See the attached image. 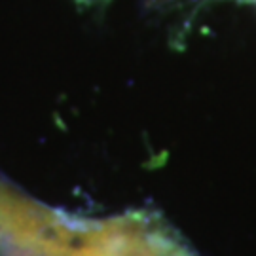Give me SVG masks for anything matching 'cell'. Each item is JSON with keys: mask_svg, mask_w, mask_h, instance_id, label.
Segmentation results:
<instances>
[{"mask_svg": "<svg viewBox=\"0 0 256 256\" xmlns=\"http://www.w3.org/2000/svg\"><path fill=\"white\" fill-rule=\"evenodd\" d=\"M55 256H194L158 216L128 212L70 228Z\"/></svg>", "mask_w": 256, "mask_h": 256, "instance_id": "1", "label": "cell"}, {"mask_svg": "<svg viewBox=\"0 0 256 256\" xmlns=\"http://www.w3.org/2000/svg\"><path fill=\"white\" fill-rule=\"evenodd\" d=\"M34 209H36V205L19 200L18 196H14L6 188L0 186V239L4 234L10 236L6 222L12 228V238L18 239L21 236V232L25 230V226L28 224Z\"/></svg>", "mask_w": 256, "mask_h": 256, "instance_id": "2", "label": "cell"}]
</instances>
